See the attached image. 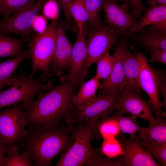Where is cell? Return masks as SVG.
Masks as SVG:
<instances>
[{
    "label": "cell",
    "mask_w": 166,
    "mask_h": 166,
    "mask_svg": "<svg viewBox=\"0 0 166 166\" xmlns=\"http://www.w3.org/2000/svg\"><path fill=\"white\" fill-rule=\"evenodd\" d=\"M72 123L63 121L52 125H28L24 137L18 144L22 152L29 156L33 166H50L57 155L73 143Z\"/></svg>",
    "instance_id": "6da1fadb"
},
{
    "label": "cell",
    "mask_w": 166,
    "mask_h": 166,
    "mask_svg": "<svg viewBox=\"0 0 166 166\" xmlns=\"http://www.w3.org/2000/svg\"><path fill=\"white\" fill-rule=\"evenodd\" d=\"M38 93L37 99L26 108L27 125L50 126L63 121H73L75 109L72 99L78 86L65 81Z\"/></svg>",
    "instance_id": "7a4b0ae2"
},
{
    "label": "cell",
    "mask_w": 166,
    "mask_h": 166,
    "mask_svg": "<svg viewBox=\"0 0 166 166\" xmlns=\"http://www.w3.org/2000/svg\"><path fill=\"white\" fill-rule=\"evenodd\" d=\"M95 124L77 122L74 129V142L61 154L56 166H100L104 155L100 149L93 148L90 144Z\"/></svg>",
    "instance_id": "3957f363"
},
{
    "label": "cell",
    "mask_w": 166,
    "mask_h": 166,
    "mask_svg": "<svg viewBox=\"0 0 166 166\" xmlns=\"http://www.w3.org/2000/svg\"><path fill=\"white\" fill-rule=\"evenodd\" d=\"M41 77L34 78L25 72L15 75V81L8 89L0 90V109L22 103L28 108L32 104L34 97L39 93L54 87L52 80L44 82Z\"/></svg>",
    "instance_id": "277c9868"
},
{
    "label": "cell",
    "mask_w": 166,
    "mask_h": 166,
    "mask_svg": "<svg viewBox=\"0 0 166 166\" xmlns=\"http://www.w3.org/2000/svg\"><path fill=\"white\" fill-rule=\"evenodd\" d=\"M59 21L58 18L52 20L44 31L33 36L28 44L32 61V71L29 75L33 77L41 70L42 73L40 76L44 82L49 76L55 49L56 27Z\"/></svg>",
    "instance_id": "5b68a950"
},
{
    "label": "cell",
    "mask_w": 166,
    "mask_h": 166,
    "mask_svg": "<svg viewBox=\"0 0 166 166\" xmlns=\"http://www.w3.org/2000/svg\"><path fill=\"white\" fill-rule=\"evenodd\" d=\"M91 26V29L86 39L87 57L82 82L90 66L103 55L109 52L121 36L105 23L102 22L97 26Z\"/></svg>",
    "instance_id": "8992f818"
},
{
    "label": "cell",
    "mask_w": 166,
    "mask_h": 166,
    "mask_svg": "<svg viewBox=\"0 0 166 166\" xmlns=\"http://www.w3.org/2000/svg\"><path fill=\"white\" fill-rule=\"evenodd\" d=\"M28 123L26 108L22 103L0 111V138L8 146L18 144L26 134Z\"/></svg>",
    "instance_id": "52a82bcc"
},
{
    "label": "cell",
    "mask_w": 166,
    "mask_h": 166,
    "mask_svg": "<svg viewBox=\"0 0 166 166\" xmlns=\"http://www.w3.org/2000/svg\"><path fill=\"white\" fill-rule=\"evenodd\" d=\"M119 93H101L79 109H74L72 117L74 121L93 124L111 115L115 110Z\"/></svg>",
    "instance_id": "ba28073f"
},
{
    "label": "cell",
    "mask_w": 166,
    "mask_h": 166,
    "mask_svg": "<svg viewBox=\"0 0 166 166\" xmlns=\"http://www.w3.org/2000/svg\"><path fill=\"white\" fill-rule=\"evenodd\" d=\"M47 0H39L33 6L16 12L0 21V34H12L29 40L33 32L32 24Z\"/></svg>",
    "instance_id": "9c48e42d"
},
{
    "label": "cell",
    "mask_w": 166,
    "mask_h": 166,
    "mask_svg": "<svg viewBox=\"0 0 166 166\" xmlns=\"http://www.w3.org/2000/svg\"><path fill=\"white\" fill-rule=\"evenodd\" d=\"M134 52L139 64V82L140 87L149 98V101L155 117L157 119L165 117L166 113L162 111L161 101L159 98L156 69L152 68L148 63L147 58L144 53L135 50Z\"/></svg>",
    "instance_id": "30bf717a"
},
{
    "label": "cell",
    "mask_w": 166,
    "mask_h": 166,
    "mask_svg": "<svg viewBox=\"0 0 166 166\" xmlns=\"http://www.w3.org/2000/svg\"><path fill=\"white\" fill-rule=\"evenodd\" d=\"M115 110L120 114L133 115L143 119L149 124L155 123L157 120L149 101L145 100L140 92L125 89L120 92Z\"/></svg>",
    "instance_id": "8fae6325"
},
{
    "label": "cell",
    "mask_w": 166,
    "mask_h": 166,
    "mask_svg": "<svg viewBox=\"0 0 166 166\" xmlns=\"http://www.w3.org/2000/svg\"><path fill=\"white\" fill-rule=\"evenodd\" d=\"M102 9L106 24L121 36L126 35L139 21L125 5L113 0H103Z\"/></svg>",
    "instance_id": "7c38bea8"
},
{
    "label": "cell",
    "mask_w": 166,
    "mask_h": 166,
    "mask_svg": "<svg viewBox=\"0 0 166 166\" xmlns=\"http://www.w3.org/2000/svg\"><path fill=\"white\" fill-rule=\"evenodd\" d=\"M117 137L124 153L115 159L119 166H160V164L145 150L138 137L128 138L121 133Z\"/></svg>",
    "instance_id": "4fadbf2b"
},
{
    "label": "cell",
    "mask_w": 166,
    "mask_h": 166,
    "mask_svg": "<svg viewBox=\"0 0 166 166\" xmlns=\"http://www.w3.org/2000/svg\"><path fill=\"white\" fill-rule=\"evenodd\" d=\"M65 23L59 21L56 27L55 49L49 77L57 75L61 77L64 72L69 68L73 44L67 37Z\"/></svg>",
    "instance_id": "5bb4252c"
},
{
    "label": "cell",
    "mask_w": 166,
    "mask_h": 166,
    "mask_svg": "<svg viewBox=\"0 0 166 166\" xmlns=\"http://www.w3.org/2000/svg\"><path fill=\"white\" fill-rule=\"evenodd\" d=\"M86 57V39L84 28L78 30L76 40L72 48L69 68L65 76L60 77V81H65L80 85L82 82Z\"/></svg>",
    "instance_id": "9a60e30c"
},
{
    "label": "cell",
    "mask_w": 166,
    "mask_h": 166,
    "mask_svg": "<svg viewBox=\"0 0 166 166\" xmlns=\"http://www.w3.org/2000/svg\"><path fill=\"white\" fill-rule=\"evenodd\" d=\"M126 38L120 37L115 45L113 68L109 76L101 84L99 88L101 93H118L124 88L123 56L124 46L127 42Z\"/></svg>",
    "instance_id": "2e32d148"
},
{
    "label": "cell",
    "mask_w": 166,
    "mask_h": 166,
    "mask_svg": "<svg viewBox=\"0 0 166 166\" xmlns=\"http://www.w3.org/2000/svg\"><path fill=\"white\" fill-rule=\"evenodd\" d=\"M133 34L136 36L137 44L150 51L158 49L166 51V30L153 25L145 27Z\"/></svg>",
    "instance_id": "e0dca14e"
},
{
    "label": "cell",
    "mask_w": 166,
    "mask_h": 166,
    "mask_svg": "<svg viewBox=\"0 0 166 166\" xmlns=\"http://www.w3.org/2000/svg\"><path fill=\"white\" fill-rule=\"evenodd\" d=\"M123 69L125 81L124 89L140 92L141 89L139 82V64L136 56L129 50L127 42L124 48Z\"/></svg>",
    "instance_id": "ac0fdd59"
},
{
    "label": "cell",
    "mask_w": 166,
    "mask_h": 166,
    "mask_svg": "<svg viewBox=\"0 0 166 166\" xmlns=\"http://www.w3.org/2000/svg\"><path fill=\"white\" fill-rule=\"evenodd\" d=\"M143 16L125 35L126 38L142 28L166 21V5L154 4L146 8Z\"/></svg>",
    "instance_id": "d6986e66"
},
{
    "label": "cell",
    "mask_w": 166,
    "mask_h": 166,
    "mask_svg": "<svg viewBox=\"0 0 166 166\" xmlns=\"http://www.w3.org/2000/svg\"><path fill=\"white\" fill-rule=\"evenodd\" d=\"M101 85L99 80L94 76L86 81L82 82L77 93L72 99L75 108H81L94 99L97 96V91Z\"/></svg>",
    "instance_id": "ffe728a7"
},
{
    "label": "cell",
    "mask_w": 166,
    "mask_h": 166,
    "mask_svg": "<svg viewBox=\"0 0 166 166\" xmlns=\"http://www.w3.org/2000/svg\"><path fill=\"white\" fill-rule=\"evenodd\" d=\"M27 58H30L28 50L21 55L0 63V90L12 85L15 79L14 73L20 63Z\"/></svg>",
    "instance_id": "44dd1931"
},
{
    "label": "cell",
    "mask_w": 166,
    "mask_h": 166,
    "mask_svg": "<svg viewBox=\"0 0 166 166\" xmlns=\"http://www.w3.org/2000/svg\"><path fill=\"white\" fill-rule=\"evenodd\" d=\"M117 121L113 114L97 121L93 129V139H103L117 138L121 133Z\"/></svg>",
    "instance_id": "7402d4cb"
},
{
    "label": "cell",
    "mask_w": 166,
    "mask_h": 166,
    "mask_svg": "<svg viewBox=\"0 0 166 166\" xmlns=\"http://www.w3.org/2000/svg\"><path fill=\"white\" fill-rule=\"evenodd\" d=\"M139 138L148 141L166 142V121L165 117L157 118L156 122L143 128L138 132Z\"/></svg>",
    "instance_id": "603a6c76"
},
{
    "label": "cell",
    "mask_w": 166,
    "mask_h": 166,
    "mask_svg": "<svg viewBox=\"0 0 166 166\" xmlns=\"http://www.w3.org/2000/svg\"><path fill=\"white\" fill-rule=\"evenodd\" d=\"M23 47L22 40L0 34V58L21 55L25 51Z\"/></svg>",
    "instance_id": "cb8c5ba5"
},
{
    "label": "cell",
    "mask_w": 166,
    "mask_h": 166,
    "mask_svg": "<svg viewBox=\"0 0 166 166\" xmlns=\"http://www.w3.org/2000/svg\"><path fill=\"white\" fill-rule=\"evenodd\" d=\"M137 137L148 155L153 159H155L157 160L160 166H165L166 142L146 140Z\"/></svg>",
    "instance_id": "d4e9b609"
},
{
    "label": "cell",
    "mask_w": 166,
    "mask_h": 166,
    "mask_svg": "<svg viewBox=\"0 0 166 166\" xmlns=\"http://www.w3.org/2000/svg\"><path fill=\"white\" fill-rule=\"evenodd\" d=\"M113 114L117 121L121 132L128 135L131 138H136L137 134L143 128L137 124V117L133 115L126 116L117 113Z\"/></svg>",
    "instance_id": "484cf974"
},
{
    "label": "cell",
    "mask_w": 166,
    "mask_h": 166,
    "mask_svg": "<svg viewBox=\"0 0 166 166\" xmlns=\"http://www.w3.org/2000/svg\"><path fill=\"white\" fill-rule=\"evenodd\" d=\"M18 144L8 146L7 158L4 166H32L33 164L29 156L20 152Z\"/></svg>",
    "instance_id": "4316f807"
},
{
    "label": "cell",
    "mask_w": 166,
    "mask_h": 166,
    "mask_svg": "<svg viewBox=\"0 0 166 166\" xmlns=\"http://www.w3.org/2000/svg\"><path fill=\"white\" fill-rule=\"evenodd\" d=\"M68 12L78 30L84 28L85 24L89 21V17L83 0H73L69 6Z\"/></svg>",
    "instance_id": "83f0119b"
},
{
    "label": "cell",
    "mask_w": 166,
    "mask_h": 166,
    "mask_svg": "<svg viewBox=\"0 0 166 166\" xmlns=\"http://www.w3.org/2000/svg\"><path fill=\"white\" fill-rule=\"evenodd\" d=\"M39 0H0V15L4 18L31 6Z\"/></svg>",
    "instance_id": "f1b7e54d"
},
{
    "label": "cell",
    "mask_w": 166,
    "mask_h": 166,
    "mask_svg": "<svg viewBox=\"0 0 166 166\" xmlns=\"http://www.w3.org/2000/svg\"><path fill=\"white\" fill-rule=\"evenodd\" d=\"M100 150L103 155L110 159H115L124 153L121 144L116 137L104 139Z\"/></svg>",
    "instance_id": "f546056e"
},
{
    "label": "cell",
    "mask_w": 166,
    "mask_h": 166,
    "mask_svg": "<svg viewBox=\"0 0 166 166\" xmlns=\"http://www.w3.org/2000/svg\"><path fill=\"white\" fill-rule=\"evenodd\" d=\"M114 62V57L109 52L103 55L96 62L97 70L94 77L99 80L106 79L111 72Z\"/></svg>",
    "instance_id": "4dcf8cb0"
},
{
    "label": "cell",
    "mask_w": 166,
    "mask_h": 166,
    "mask_svg": "<svg viewBox=\"0 0 166 166\" xmlns=\"http://www.w3.org/2000/svg\"><path fill=\"white\" fill-rule=\"evenodd\" d=\"M103 0H83L88 13L89 22L92 26H96L102 23L100 13Z\"/></svg>",
    "instance_id": "1f68e13d"
},
{
    "label": "cell",
    "mask_w": 166,
    "mask_h": 166,
    "mask_svg": "<svg viewBox=\"0 0 166 166\" xmlns=\"http://www.w3.org/2000/svg\"><path fill=\"white\" fill-rule=\"evenodd\" d=\"M59 6L57 0H47L42 9L43 15L46 18L52 20L58 18Z\"/></svg>",
    "instance_id": "d6a6232c"
},
{
    "label": "cell",
    "mask_w": 166,
    "mask_h": 166,
    "mask_svg": "<svg viewBox=\"0 0 166 166\" xmlns=\"http://www.w3.org/2000/svg\"><path fill=\"white\" fill-rule=\"evenodd\" d=\"M157 75L158 91L162 97L161 101L162 107L166 108V75L165 70L163 69H156Z\"/></svg>",
    "instance_id": "836d02e7"
},
{
    "label": "cell",
    "mask_w": 166,
    "mask_h": 166,
    "mask_svg": "<svg viewBox=\"0 0 166 166\" xmlns=\"http://www.w3.org/2000/svg\"><path fill=\"white\" fill-rule=\"evenodd\" d=\"M132 8V13L138 19H140L142 16V13L144 11L146 7L144 4L142 0H129Z\"/></svg>",
    "instance_id": "e575fe53"
},
{
    "label": "cell",
    "mask_w": 166,
    "mask_h": 166,
    "mask_svg": "<svg viewBox=\"0 0 166 166\" xmlns=\"http://www.w3.org/2000/svg\"><path fill=\"white\" fill-rule=\"evenodd\" d=\"M46 19L43 15H37L32 23V29L38 33L44 31L47 27Z\"/></svg>",
    "instance_id": "d590c367"
},
{
    "label": "cell",
    "mask_w": 166,
    "mask_h": 166,
    "mask_svg": "<svg viewBox=\"0 0 166 166\" xmlns=\"http://www.w3.org/2000/svg\"><path fill=\"white\" fill-rule=\"evenodd\" d=\"M150 58L147 61L151 62H158L166 64V51L156 49L150 51Z\"/></svg>",
    "instance_id": "8d00e7d4"
},
{
    "label": "cell",
    "mask_w": 166,
    "mask_h": 166,
    "mask_svg": "<svg viewBox=\"0 0 166 166\" xmlns=\"http://www.w3.org/2000/svg\"><path fill=\"white\" fill-rule=\"evenodd\" d=\"M73 0H57L59 6L61 7L66 20L69 22H71L73 19L68 12V7Z\"/></svg>",
    "instance_id": "74e56055"
},
{
    "label": "cell",
    "mask_w": 166,
    "mask_h": 166,
    "mask_svg": "<svg viewBox=\"0 0 166 166\" xmlns=\"http://www.w3.org/2000/svg\"><path fill=\"white\" fill-rule=\"evenodd\" d=\"M8 145L0 138V166H4L7 156L6 153Z\"/></svg>",
    "instance_id": "f35d334b"
},
{
    "label": "cell",
    "mask_w": 166,
    "mask_h": 166,
    "mask_svg": "<svg viewBox=\"0 0 166 166\" xmlns=\"http://www.w3.org/2000/svg\"><path fill=\"white\" fill-rule=\"evenodd\" d=\"M148 5L157 4L161 5H166V0H147Z\"/></svg>",
    "instance_id": "ab89813d"
},
{
    "label": "cell",
    "mask_w": 166,
    "mask_h": 166,
    "mask_svg": "<svg viewBox=\"0 0 166 166\" xmlns=\"http://www.w3.org/2000/svg\"><path fill=\"white\" fill-rule=\"evenodd\" d=\"M117 2H119L121 4H124L125 5L129 10L132 11V8L131 6L129 0H113Z\"/></svg>",
    "instance_id": "60d3db41"
}]
</instances>
